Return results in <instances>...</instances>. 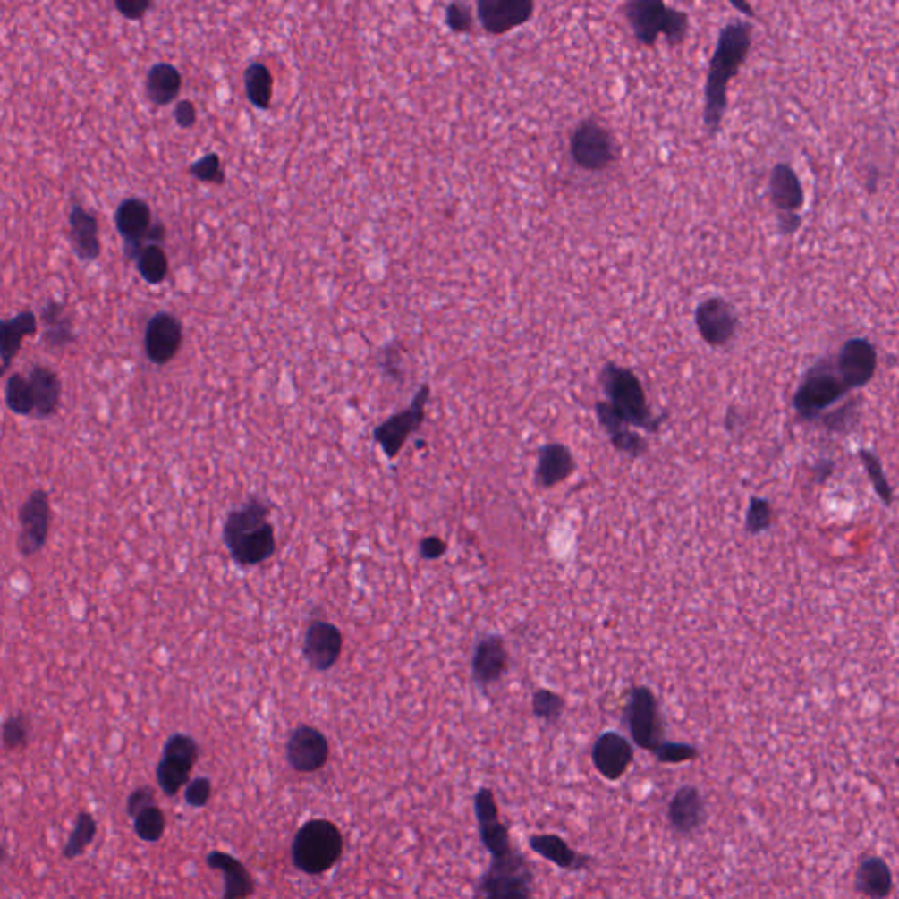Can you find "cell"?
<instances>
[{"label":"cell","mask_w":899,"mask_h":899,"mask_svg":"<svg viewBox=\"0 0 899 899\" xmlns=\"http://www.w3.org/2000/svg\"><path fill=\"white\" fill-rule=\"evenodd\" d=\"M752 32V23L745 20H733L725 23L718 34L705 85L703 122L710 138L720 132V125L727 111L729 83L740 72L749 56Z\"/></svg>","instance_id":"6da1fadb"},{"label":"cell","mask_w":899,"mask_h":899,"mask_svg":"<svg viewBox=\"0 0 899 899\" xmlns=\"http://www.w3.org/2000/svg\"><path fill=\"white\" fill-rule=\"evenodd\" d=\"M225 545L241 566H255L267 561L276 548L275 529L269 523V506L260 499L248 501L234 510L225 522Z\"/></svg>","instance_id":"7a4b0ae2"},{"label":"cell","mask_w":899,"mask_h":899,"mask_svg":"<svg viewBox=\"0 0 899 899\" xmlns=\"http://www.w3.org/2000/svg\"><path fill=\"white\" fill-rule=\"evenodd\" d=\"M601 385L608 397L606 403L615 410L625 426L638 427L650 434L659 432L666 415L659 417L652 413L643 385L632 369L608 362L601 371Z\"/></svg>","instance_id":"3957f363"},{"label":"cell","mask_w":899,"mask_h":899,"mask_svg":"<svg viewBox=\"0 0 899 899\" xmlns=\"http://www.w3.org/2000/svg\"><path fill=\"white\" fill-rule=\"evenodd\" d=\"M344 840L339 827L327 818L306 822L292 842L293 866L306 875H322L341 859Z\"/></svg>","instance_id":"277c9868"},{"label":"cell","mask_w":899,"mask_h":899,"mask_svg":"<svg viewBox=\"0 0 899 899\" xmlns=\"http://www.w3.org/2000/svg\"><path fill=\"white\" fill-rule=\"evenodd\" d=\"M623 14L634 38L645 47H654L659 36H664L669 45H682L689 32V14L661 0L627 2Z\"/></svg>","instance_id":"5b68a950"},{"label":"cell","mask_w":899,"mask_h":899,"mask_svg":"<svg viewBox=\"0 0 899 899\" xmlns=\"http://www.w3.org/2000/svg\"><path fill=\"white\" fill-rule=\"evenodd\" d=\"M849 394L851 390L840 378L833 357H824L806 371L793 397V406L801 420L813 422Z\"/></svg>","instance_id":"8992f818"},{"label":"cell","mask_w":899,"mask_h":899,"mask_svg":"<svg viewBox=\"0 0 899 899\" xmlns=\"http://www.w3.org/2000/svg\"><path fill=\"white\" fill-rule=\"evenodd\" d=\"M532 895L534 871L517 847L492 857L476 886L478 899H532Z\"/></svg>","instance_id":"52a82bcc"},{"label":"cell","mask_w":899,"mask_h":899,"mask_svg":"<svg viewBox=\"0 0 899 899\" xmlns=\"http://www.w3.org/2000/svg\"><path fill=\"white\" fill-rule=\"evenodd\" d=\"M623 724L634 745L641 751L654 754V751L663 743V715L659 710V701L650 687H632L623 710Z\"/></svg>","instance_id":"ba28073f"},{"label":"cell","mask_w":899,"mask_h":899,"mask_svg":"<svg viewBox=\"0 0 899 899\" xmlns=\"http://www.w3.org/2000/svg\"><path fill=\"white\" fill-rule=\"evenodd\" d=\"M569 149L574 164L589 173H601L608 169L616 158L615 142L612 134L594 118L581 120L574 127Z\"/></svg>","instance_id":"9c48e42d"},{"label":"cell","mask_w":899,"mask_h":899,"mask_svg":"<svg viewBox=\"0 0 899 899\" xmlns=\"http://www.w3.org/2000/svg\"><path fill=\"white\" fill-rule=\"evenodd\" d=\"M428 395H430V386L422 385L420 390L417 392L413 403L410 404V408L394 415L392 419L383 422L375 430V439H377V443H379L381 450L386 454L388 459H394L401 452V448L404 446L406 439L419 427L422 426V422L426 419V404L428 401Z\"/></svg>","instance_id":"30bf717a"},{"label":"cell","mask_w":899,"mask_h":899,"mask_svg":"<svg viewBox=\"0 0 899 899\" xmlns=\"http://www.w3.org/2000/svg\"><path fill=\"white\" fill-rule=\"evenodd\" d=\"M833 360L840 378L844 379L851 392L866 386L875 378L878 368L877 348L864 337H852L845 341Z\"/></svg>","instance_id":"8fae6325"},{"label":"cell","mask_w":899,"mask_h":899,"mask_svg":"<svg viewBox=\"0 0 899 899\" xmlns=\"http://www.w3.org/2000/svg\"><path fill=\"white\" fill-rule=\"evenodd\" d=\"M474 815L481 844L492 857L503 855L513 847L510 831L506 824L499 818V806L492 789L481 787L474 794Z\"/></svg>","instance_id":"7c38bea8"},{"label":"cell","mask_w":899,"mask_h":899,"mask_svg":"<svg viewBox=\"0 0 899 899\" xmlns=\"http://www.w3.org/2000/svg\"><path fill=\"white\" fill-rule=\"evenodd\" d=\"M286 760L297 773H315L329 760V742L318 729L299 725L286 742Z\"/></svg>","instance_id":"4fadbf2b"},{"label":"cell","mask_w":899,"mask_h":899,"mask_svg":"<svg viewBox=\"0 0 899 899\" xmlns=\"http://www.w3.org/2000/svg\"><path fill=\"white\" fill-rule=\"evenodd\" d=\"M694 318L700 335L710 346H725L736 335V313L722 297H710L700 302Z\"/></svg>","instance_id":"5bb4252c"},{"label":"cell","mask_w":899,"mask_h":899,"mask_svg":"<svg viewBox=\"0 0 899 899\" xmlns=\"http://www.w3.org/2000/svg\"><path fill=\"white\" fill-rule=\"evenodd\" d=\"M49 517L51 508L47 492H32L20 510V552L23 557L36 556L45 547L49 530Z\"/></svg>","instance_id":"9a60e30c"},{"label":"cell","mask_w":899,"mask_h":899,"mask_svg":"<svg viewBox=\"0 0 899 899\" xmlns=\"http://www.w3.org/2000/svg\"><path fill=\"white\" fill-rule=\"evenodd\" d=\"M182 343H183V327L176 317H173L171 313H157L149 320L146 327L144 346L148 359L153 364L164 366L171 362L180 352Z\"/></svg>","instance_id":"2e32d148"},{"label":"cell","mask_w":899,"mask_h":899,"mask_svg":"<svg viewBox=\"0 0 899 899\" xmlns=\"http://www.w3.org/2000/svg\"><path fill=\"white\" fill-rule=\"evenodd\" d=\"M590 758H592V764H594L596 771L603 778H606L610 782H616L632 766L634 749L627 738H623L615 731H608V733H603L596 740L592 752H590Z\"/></svg>","instance_id":"e0dca14e"},{"label":"cell","mask_w":899,"mask_h":899,"mask_svg":"<svg viewBox=\"0 0 899 899\" xmlns=\"http://www.w3.org/2000/svg\"><path fill=\"white\" fill-rule=\"evenodd\" d=\"M476 7L479 23L494 36L521 27L534 14V2L530 0H479Z\"/></svg>","instance_id":"ac0fdd59"},{"label":"cell","mask_w":899,"mask_h":899,"mask_svg":"<svg viewBox=\"0 0 899 899\" xmlns=\"http://www.w3.org/2000/svg\"><path fill=\"white\" fill-rule=\"evenodd\" d=\"M707 818V803L694 785H682L667 806V820L674 833L689 836L696 833Z\"/></svg>","instance_id":"d6986e66"},{"label":"cell","mask_w":899,"mask_h":899,"mask_svg":"<svg viewBox=\"0 0 899 899\" xmlns=\"http://www.w3.org/2000/svg\"><path fill=\"white\" fill-rule=\"evenodd\" d=\"M343 636L339 629L327 622L310 625L304 640V657L318 671L331 669L341 656Z\"/></svg>","instance_id":"ffe728a7"},{"label":"cell","mask_w":899,"mask_h":899,"mask_svg":"<svg viewBox=\"0 0 899 899\" xmlns=\"http://www.w3.org/2000/svg\"><path fill=\"white\" fill-rule=\"evenodd\" d=\"M769 199L780 215H800L805 206V189L789 164H776L769 176Z\"/></svg>","instance_id":"44dd1931"},{"label":"cell","mask_w":899,"mask_h":899,"mask_svg":"<svg viewBox=\"0 0 899 899\" xmlns=\"http://www.w3.org/2000/svg\"><path fill=\"white\" fill-rule=\"evenodd\" d=\"M116 229L127 241V253L140 257L141 242L151 229V211L141 199H127L114 215Z\"/></svg>","instance_id":"7402d4cb"},{"label":"cell","mask_w":899,"mask_h":899,"mask_svg":"<svg viewBox=\"0 0 899 899\" xmlns=\"http://www.w3.org/2000/svg\"><path fill=\"white\" fill-rule=\"evenodd\" d=\"M853 889L864 898H889L895 889V877L887 861L880 855H866L861 859L853 878Z\"/></svg>","instance_id":"603a6c76"},{"label":"cell","mask_w":899,"mask_h":899,"mask_svg":"<svg viewBox=\"0 0 899 899\" xmlns=\"http://www.w3.org/2000/svg\"><path fill=\"white\" fill-rule=\"evenodd\" d=\"M208 868L224 875L222 899H248L255 891V882L246 866L231 853L209 852L206 855Z\"/></svg>","instance_id":"cb8c5ba5"},{"label":"cell","mask_w":899,"mask_h":899,"mask_svg":"<svg viewBox=\"0 0 899 899\" xmlns=\"http://www.w3.org/2000/svg\"><path fill=\"white\" fill-rule=\"evenodd\" d=\"M529 847L532 852L541 855L543 859L556 864L557 868L568 869V871L587 869L592 862L590 855L574 851L564 838H561L559 835H552V833L530 836Z\"/></svg>","instance_id":"d4e9b609"},{"label":"cell","mask_w":899,"mask_h":899,"mask_svg":"<svg viewBox=\"0 0 899 899\" xmlns=\"http://www.w3.org/2000/svg\"><path fill=\"white\" fill-rule=\"evenodd\" d=\"M508 669V654L499 636L483 638L473 656L474 682L481 687L497 682Z\"/></svg>","instance_id":"484cf974"},{"label":"cell","mask_w":899,"mask_h":899,"mask_svg":"<svg viewBox=\"0 0 899 899\" xmlns=\"http://www.w3.org/2000/svg\"><path fill=\"white\" fill-rule=\"evenodd\" d=\"M574 459L568 446L561 443H548L539 448L538 466H536V483L543 488H552L563 481H566L574 473Z\"/></svg>","instance_id":"4316f807"},{"label":"cell","mask_w":899,"mask_h":899,"mask_svg":"<svg viewBox=\"0 0 899 899\" xmlns=\"http://www.w3.org/2000/svg\"><path fill=\"white\" fill-rule=\"evenodd\" d=\"M29 383L34 394V413L39 419L55 415L62 395V383L58 375L49 368L36 366L29 375Z\"/></svg>","instance_id":"83f0119b"},{"label":"cell","mask_w":899,"mask_h":899,"mask_svg":"<svg viewBox=\"0 0 899 899\" xmlns=\"http://www.w3.org/2000/svg\"><path fill=\"white\" fill-rule=\"evenodd\" d=\"M38 331V322L32 311H21L16 318L0 322V377L9 369L13 359L16 357L25 335H32Z\"/></svg>","instance_id":"f1b7e54d"},{"label":"cell","mask_w":899,"mask_h":899,"mask_svg":"<svg viewBox=\"0 0 899 899\" xmlns=\"http://www.w3.org/2000/svg\"><path fill=\"white\" fill-rule=\"evenodd\" d=\"M71 222V244L76 255L83 260H94L100 253L98 224L94 215L76 206L69 216Z\"/></svg>","instance_id":"f546056e"},{"label":"cell","mask_w":899,"mask_h":899,"mask_svg":"<svg viewBox=\"0 0 899 899\" xmlns=\"http://www.w3.org/2000/svg\"><path fill=\"white\" fill-rule=\"evenodd\" d=\"M182 74L171 64H157L149 69L146 80L148 98L157 106L171 104L182 90Z\"/></svg>","instance_id":"4dcf8cb0"},{"label":"cell","mask_w":899,"mask_h":899,"mask_svg":"<svg viewBox=\"0 0 899 899\" xmlns=\"http://www.w3.org/2000/svg\"><path fill=\"white\" fill-rule=\"evenodd\" d=\"M244 89L250 102L259 109H269L273 98V76L264 64H251L244 71Z\"/></svg>","instance_id":"1f68e13d"},{"label":"cell","mask_w":899,"mask_h":899,"mask_svg":"<svg viewBox=\"0 0 899 899\" xmlns=\"http://www.w3.org/2000/svg\"><path fill=\"white\" fill-rule=\"evenodd\" d=\"M95 835H97V822L94 815H90L89 811H80L74 827L67 838V844L64 847V857L71 861L80 857L94 842Z\"/></svg>","instance_id":"d6a6232c"},{"label":"cell","mask_w":899,"mask_h":899,"mask_svg":"<svg viewBox=\"0 0 899 899\" xmlns=\"http://www.w3.org/2000/svg\"><path fill=\"white\" fill-rule=\"evenodd\" d=\"M162 759L191 773L197 759H199V745L189 734H173L165 745Z\"/></svg>","instance_id":"836d02e7"},{"label":"cell","mask_w":899,"mask_h":899,"mask_svg":"<svg viewBox=\"0 0 899 899\" xmlns=\"http://www.w3.org/2000/svg\"><path fill=\"white\" fill-rule=\"evenodd\" d=\"M138 267L142 278L151 284H162L169 273V260L158 244L144 246L138 257Z\"/></svg>","instance_id":"e575fe53"},{"label":"cell","mask_w":899,"mask_h":899,"mask_svg":"<svg viewBox=\"0 0 899 899\" xmlns=\"http://www.w3.org/2000/svg\"><path fill=\"white\" fill-rule=\"evenodd\" d=\"M134 833L146 844H157L165 833V815L157 805L148 806L134 817Z\"/></svg>","instance_id":"d590c367"},{"label":"cell","mask_w":899,"mask_h":899,"mask_svg":"<svg viewBox=\"0 0 899 899\" xmlns=\"http://www.w3.org/2000/svg\"><path fill=\"white\" fill-rule=\"evenodd\" d=\"M5 403L11 411L16 415H32L34 413V394L29 379L21 375H13L5 385Z\"/></svg>","instance_id":"8d00e7d4"},{"label":"cell","mask_w":899,"mask_h":899,"mask_svg":"<svg viewBox=\"0 0 899 899\" xmlns=\"http://www.w3.org/2000/svg\"><path fill=\"white\" fill-rule=\"evenodd\" d=\"M859 457L862 461V466H864L866 473H868L869 479H871V485H873L877 496L880 497V501L886 506H891L893 501H895V494H893V488L889 485L887 476L884 473L882 462L878 461V457L871 450H861Z\"/></svg>","instance_id":"74e56055"},{"label":"cell","mask_w":899,"mask_h":899,"mask_svg":"<svg viewBox=\"0 0 899 899\" xmlns=\"http://www.w3.org/2000/svg\"><path fill=\"white\" fill-rule=\"evenodd\" d=\"M564 707L563 696L554 691L539 689L532 696V713L547 724H557L564 713Z\"/></svg>","instance_id":"f35d334b"},{"label":"cell","mask_w":899,"mask_h":899,"mask_svg":"<svg viewBox=\"0 0 899 899\" xmlns=\"http://www.w3.org/2000/svg\"><path fill=\"white\" fill-rule=\"evenodd\" d=\"M30 724L25 715H13L2 725V745L11 751H23L29 743Z\"/></svg>","instance_id":"ab89813d"},{"label":"cell","mask_w":899,"mask_h":899,"mask_svg":"<svg viewBox=\"0 0 899 899\" xmlns=\"http://www.w3.org/2000/svg\"><path fill=\"white\" fill-rule=\"evenodd\" d=\"M157 782L162 793L169 798L176 796L183 787H187L190 782V771L182 769L164 759H160L157 766Z\"/></svg>","instance_id":"60d3db41"},{"label":"cell","mask_w":899,"mask_h":899,"mask_svg":"<svg viewBox=\"0 0 899 899\" xmlns=\"http://www.w3.org/2000/svg\"><path fill=\"white\" fill-rule=\"evenodd\" d=\"M773 523V508L768 499L762 497H752L747 515H745V530L749 534L758 536L760 532H766Z\"/></svg>","instance_id":"b9f144b4"},{"label":"cell","mask_w":899,"mask_h":899,"mask_svg":"<svg viewBox=\"0 0 899 899\" xmlns=\"http://www.w3.org/2000/svg\"><path fill=\"white\" fill-rule=\"evenodd\" d=\"M189 171L193 178H197L199 182H204V183L222 185L225 182L222 160L216 153H208L206 157H202L200 160L191 164Z\"/></svg>","instance_id":"7bdbcfd3"},{"label":"cell","mask_w":899,"mask_h":899,"mask_svg":"<svg viewBox=\"0 0 899 899\" xmlns=\"http://www.w3.org/2000/svg\"><path fill=\"white\" fill-rule=\"evenodd\" d=\"M654 756L663 764H683L700 758V751L689 743L664 740L663 743L654 751Z\"/></svg>","instance_id":"ee69618b"},{"label":"cell","mask_w":899,"mask_h":899,"mask_svg":"<svg viewBox=\"0 0 899 899\" xmlns=\"http://www.w3.org/2000/svg\"><path fill=\"white\" fill-rule=\"evenodd\" d=\"M610 439H612V445L615 446V450H618L620 454H627L629 457H641L647 452L645 439L631 428L618 430Z\"/></svg>","instance_id":"f6af8a7d"},{"label":"cell","mask_w":899,"mask_h":899,"mask_svg":"<svg viewBox=\"0 0 899 899\" xmlns=\"http://www.w3.org/2000/svg\"><path fill=\"white\" fill-rule=\"evenodd\" d=\"M211 791H213L211 780L208 776H197V778L190 780L185 787V801L191 808H202V806L208 805V801L211 798Z\"/></svg>","instance_id":"bcb514c9"},{"label":"cell","mask_w":899,"mask_h":899,"mask_svg":"<svg viewBox=\"0 0 899 899\" xmlns=\"http://www.w3.org/2000/svg\"><path fill=\"white\" fill-rule=\"evenodd\" d=\"M446 23L457 34L470 32L473 27V18H471L470 7L464 4H450L446 9Z\"/></svg>","instance_id":"7dc6e473"},{"label":"cell","mask_w":899,"mask_h":899,"mask_svg":"<svg viewBox=\"0 0 899 899\" xmlns=\"http://www.w3.org/2000/svg\"><path fill=\"white\" fill-rule=\"evenodd\" d=\"M151 805H157L155 803V789L149 785H141L127 800V815H131L134 818L141 810Z\"/></svg>","instance_id":"c3c4849f"},{"label":"cell","mask_w":899,"mask_h":899,"mask_svg":"<svg viewBox=\"0 0 899 899\" xmlns=\"http://www.w3.org/2000/svg\"><path fill=\"white\" fill-rule=\"evenodd\" d=\"M116 9L129 20H140L144 16V13L151 7V2L146 0H122L114 4Z\"/></svg>","instance_id":"681fc988"},{"label":"cell","mask_w":899,"mask_h":899,"mask_svg":"<svg viewBox=\"0 0 899 899\" xmlns=\"http://www.w3.org/2000/svg\"><path fill=\"white\" fill-rule=\"evenodd\" d=\"M855 411H853V404H849L838 411H835L833 415H824L822 420H824V426L831 430H844L845 427L849 426V420H852Z\"/></svg>","instance_id":"f907efd6"},{"label":"cell","mask_w":899,"mask_h":899,"mask_svg":"<svg viewBox=\"0 0 899 899\" xmlns=\"http://www.w3.org/2000/svg\"><path fill=\"white\" fill-rule=\"evenodd\" d=\"M174 118L178 122L180 127L183 129H190L193 127L195 120H197V111H195V106L190 102V100H182L178 102L176 109H174Z\"/></svg>","instance_id":"816d5d0a"},{"label":"cell","mask_w":899,"mask_h":899,"mask_svg":"<svg viewBox=\"0 0 899 899\" xmlns=\"http://www.w3.org/2000/svg\"><path fill=\"white\" fill-rule=\"evenodd\" d=\"M446 552V543L439 538H426L420 543V554L426 559H437Z\"/></svg>","instance_id":"f5cc1de1"},{"label":"cell","mask_w":899,"mask_h":899,"mask_svg":"<svg viewBox=\"0 0 899 899\" xmlns=\"http://www.w3.org/2000/svg\"><path fill=\"white\" fill-rule=\"evenodd\" d=\"M801 215H780L778 216V229L782 236H793L800 227H801Z\"/></svg>","instance_id":"db71d44e"},{"label":"cell","mask_w":899,"mask_h":899,"mask_svg":"<svg viewBox=\"0 0 899 899\" xmlns=\"http://www.w3.org/2000/svg\"><path fill=\"white\" fill-rule=\"evenodd\" d=\"M835 473V462L829 459H822L815 464V481L824 483L831 474Z\"/></svg>","instance_id":"11a10c76"},{"label":"cell","mask_w":899,"mask_h":899,"mask_svg":"<svg viewBox=\"0 0 899 899\" xmlns=\"http://www.w3.org/2000/svg\"><path fill=\"white\" fill-rule=\"evenodd\" d=\"M731 4H733L736 9H740L742 13H745L747 16H751V18H754V16H756V14H754V11H752V7H751L749 4H743V2H738V0H733Z\"/></svg>","instance_id":"9f6ffc18"},{"label":"cell","mask_w":899,"mask_h":899,"mask_svg":"<svg viewBox=\"0 0 899 899\" xmlns=\"http://www.w3.org/2000/svg\"><path fill=\"white\" fill-rule=\"evenodd\" d=\"M4 855H5V852H4V847H2V844H0V861L4 859Z\"/></svg>","instance_id":"6f0895ef"}]
</instances>
